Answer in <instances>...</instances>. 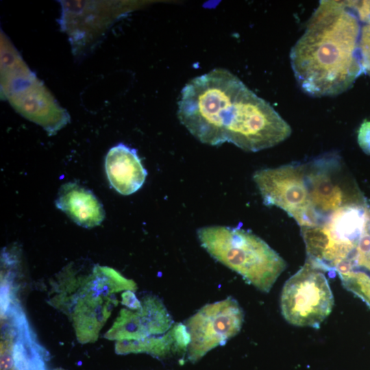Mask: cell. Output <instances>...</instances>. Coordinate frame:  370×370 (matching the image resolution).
<instances>
[{
  "label": "cell",
  "instance_id": "obj_1",
  "mask_svg": "<svg viewBox=\"0 0 370 370\" xmlns=\"http://www.w3.org/2000/svg\"><path fill=\"white\" fill-rule=\"evenodd\" d=\"M177 117L201 143H230L246 151L272 147L291 134L278 112L225 69H214L185 84Z\"/></svg>",
  "mask_w": 370,
  "mask_h": 370
},
{
  "label": "cell",
  "instance_id": "obj_2",
  "mask_svg": "<svg viewBox=\"0 0 370 370\" xmlns=\"http://www.w3.org/2000/svg\"><path fill=\"white\" fill-rule=\"evenodd\" d=\"M361 22L354 1H320L290 61L300 88L312 97L336 96L364 73L359 47Z\"/></svg>",
  "mask_w": 370,
  "mask_h": 370
},
{
  "label": "cell",
  "instance_id": "obj_3",
  "mask_svg": "<svg viewBox=\"0 0 370 370\" xmlns=\"http://www.w3.org/2000/svg\"><path fill=\"white\" fill-rule=\"evenodd\" d=\"M202 247L216 260L241 275L259 291L269 293L286 269L285 260L252 232L221 225L197 230Z\"/></svg>",
  "mask_w": 370,
  "mask_h": 370
},
{
  "label": "cell",
  "instance_id": "obj_4",
  "mask_svg": "<svg viewBox=\"0 0 370 370\" xmlns=\"http://www.w3.org/2000/svg\"><path fill=\"white\" fill-rule=\"evenodd\" d=\"M61 288L75 289V292L59 293L51 299V304L69 312L78 341L93 343L109 318L118 301L114 293L136 291L134 281L123 276L109 267L95 266L91 274L66 280Z\"/></svg>",
  "mask_w": 370,
  "mask_h": 370
},
{
  "label": "cell",
  "instance_id": "obj_5",
  "mask_svg": "<svg viewBox=\"0 0 370 370\" xmlns=\"http://www.w3.org/2000/svg\"><path fill=\"white\" fill-rule=\"evenodd\" d=\"M1 88L14 109L25 118L55 134L69 121L46 87L32 73L10 45L1 39Z\"/></svg>",
  "mask_w": 370,
  "mask_h": 370
},
{
  "label": "cell",
  "instance_id": "obj_6",
  "mask_svg": "<svg viewBox=\"0 0 370 370\" xmlns=\"http://www.w3.org/2000/svg\"><path fill=\"white\" fill-rule=\"evenodd\" d=\"M333 305V294L324 272L307 261L283 286L281 312L295 326L319 329Z\"/></svg>",
  "mask_w": 370,
  "mask_h": 370
},
{
  "label": "cell",
  "instance_id": "obj_7",
  "mask_svg": "<svg viewBox=\"0 0 370 370\" xmlns=\"http://www.w3.org/2000/svg\"><path fill=\"white\" fill-rule=\"evenodd\" d=\"M243 321L244 312L231 296L201 307L184 323L190 337L187 359L197 362L209 351L225 344L240 332Z\"/></svg>",
  "mask_w": 370,
  "mask_h": 370
},
{
  "label": "cell",
  "instance_id": "obj_8",
  "mask_svg": "<svg viewBox=\"0 0 370 370\" xmlns=\"http://www.w3.org/2000/svg\"><path fill=\"white\" fill-rule=\"evenodd\" d=\"M1 354L12 358L16 370H47L49 354L40 345L16 303L1 314Z\"/></svg>",
  "mask_w": 370,
  "mask_h": 370
},
{
  "label": "cell",
  "instance_id": "obj_9",
  "mask_svg": "<svg viewBox=\"0 0 370 370\" xmlns=\"http://www.w3.org/2000/svg\"><path fill=\"white\" fill-rule=\"evenodd\" d=\"M138 310L122 308L112 327L104 334L109 340L134 341L166 333L175 324L162 301L145 295Z\"/></svg>",
  "mask_w": 370,
  "mask_h": 370
},
{
  "label": "cell",
  "instance_id": "obj_10",
  "mask_svg": "<svg viewBox=\"0 0 370 370\" xmlns=\"http://www.w3.org/2000/svg\"><path fill=\"white\" fill-rule=\"evenodd\" d=\"M106 1H64L61 26L69 36L74 50L89 48L112 21Z\"/></svg>",
  "mask_w": 370,
  "mask_h": 370
},
{
  "label": "cell",
  "instance_id": "obj_11",
  "mask_svg": "<svg viewBox=\"0 0 370 370\" xmlns=\"http://www.w3.org/2000/svg\"><path fill=\"white\" fill-rule=\"evenodd\" d=\"M105 169L110 185L123 195L138 191L147 175L136 151L124 144L116 145L108 151Z\"/></svg>",
  "mask_w": 370,
  "mask_h": 370
},
{
  "label": "cell",
  "instance_id": "obj_12",
  "mask_svg": "<svg viewBox=\"0 0 370 370\" xmlns=\"http://www.w3.org/2000/svg\"><path fill=\"white\" fill-rule=\"evenodd\" d=\"M56 206L74 223L85 228L98 226L105 219V210L99 199L90 190L75 182L61 186Z\"/></svg>",
  "mask_w": 370,
  "mask_h": 370
},
{
  "label": "cell",
  "instance_id": "obj_13",
  "mask_svg": "<svg viewBox=\"0 0 370 370\" xmlns=\"http://www.w3.org/2000/svg\"><path fill=\"white\" fill-rule=\"evenodd\" d=\"M190 337L184 323H178L165 334L152 336L140 340L116 341L115 352L119 355L146 353L159 360L173 354H186Z\"/></svg>",
  "mask_w": 370,
  "mask_h": 370
},
{
  "label": "cell",
  "instance_id": "obj_14",
  "mask_svg": "<svg viewBox=\"0 0 370 370\" xmlns=\"http://www.w3.org/2000/svg\"><path fill=\"white\" fill-rule=\"evenodd\" d=\"M361 22L360 52L364 73L370 77V1H354Z\"/></svg>",
  "mask_w": 370,
  "mask_h": 370
},
{
  "label": "cell",
  "instance_id": "obj_15",
  "mask_svg": "<svg viewBox=\"0 0 370 370\" xmlns=\"http://www.w3.org/2000/svg\"><path fill=\"white\" fill-rule=\"evenodd\" d=\"M357 140L361 149L370 155V121L365 120L361 123L358 131Z\"/></svg>",
  "mask_w": 370,
  "mask_h": 370
},
{
  "label": "cell",
  "instance_id": "obj_16",
  "mask_svg": "<svg viewBox=\"0 0 370 370\" xmlns=\"http://www.w3.org/2000/svg\"><path fill=\"white\" fill-rule=\"evenodd\" d=\"M121 304L130 310H138L142 306L141 301L136 297L134 291H124L121 295Z\"/></svg>",
  "mask_w": 370,
  "mask_h": 370
},
{
  "label": "cell",
  "instance_id": "obj_17",
  "mask_svg": "<svg viewBox=\"0 0 370 370\" xmlns=\"http://www.w3.org/2000/svg\"><path fill=\"white\" fill-rule=\"evenodd\" d=\"M56 370H64V369H57Z\"/></svg>",
  "mask_w": 370,
  "mask_h": 370
}]
</instances>
